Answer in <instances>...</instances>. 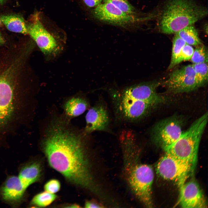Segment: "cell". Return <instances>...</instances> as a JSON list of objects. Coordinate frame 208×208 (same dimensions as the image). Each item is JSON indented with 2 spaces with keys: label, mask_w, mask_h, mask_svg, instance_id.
<instances>
[{
  "label": "cell",
  "mask_w": 208,
  "mask_h": 208,
  "mask_svg": "<svg viewBox=\"0 0 208 208\" xmlns=\"http://www.w3.org/2000/svg\"><path fill=\"white\" fill-rule=\"evenodd\" d=\"M42 146L50 166L67 180L95 193L99 192L81 136L62 123L55 122L49 128Z\"/></svg>",
  "instance_id": "6da1fadb"
},
{
  "label": "cell",
  "mask_w": 208,
  "mask_h": 208,
  "mask_svg": "<svg viewBox=\"0 0 208 208\" xmlns=\"http://www.w3.org/2000/svg\"><path fill=\"white\" fill-rule=\"evenodd\" d=\"M19 67L13 62L0 70V140L25 118L27 99L18 94L15 88V76Z\"/></svg>",
  "instance_id": "7a4b0ae2"
},
{
  "label": "cell",
  "mask_w": 208,
  "mask_h": 208,
  "mask_svg": "<svg viewBox=\"0 0 208 208\" xmlns=\"http://www.w3.org/2000/svg\"><path fill=\"white\" fill-rule=\"evenodd\" d=\"M207 8L192 0H168L160 13L157 23L159 31L176 34L206 16Z\"/></svg>",
  "instance_id": "3957f363"
},
{
  "label": "cell",
  "mask_w": 208,
  "mask_h": 208,
  "mask_svg": "<svg viewBox=\"0 0 208 208\" xmlns=\"http://www.w3.org/2000/svg\"><path fill=\"white\" fill-rule=\"evenodd\" d=\"M137 153L124 157L127 181L136 198L146 207H152V186L154 173L150 165L138 161Z\"/></svg>",
  "instance_id": "277c9868"
},
{
  "label": "cell",
  "mask_w": 208,
  "mask_h": 208,
  "mask_svg": "<svg viewBox=\"0 0 208 208\" xmlns=\"http://www.w3.org/2000/svg\"><path fill=\"white\" fill-rule=\"evenodd\" d=\"M208 117L207 112L195 120L176 142L164 150L165 153L195 167L199 144L207 124Z\"/></svg>",
  "instance_id": "5b68a950"
},
{
  "label": "cell",
  "mask_w": 208,
  "mask_h": 208,
  "mask_svg": "<svg viewBox=\"0 0 208 208\" xmlns=\"http://www.w3.org/2000/svg\"><path fill=\"white\" fill-rule=\"evenodd\" d=\"M194 169L190 164L166 153L156 166V172L160 177L175 182L179 187L186 182Z\"/></svg>",
  "instance_id": "8992f818"
},
{
  "label": "cell",
  "mask_w": 208,
  "mask_h": 208,
  "mask_svg": "<svg viewBox=\"0 0 208 208\" xmlns=\"http://www.w3.org/2000/svg\"><path fill=\"white\" fill-rule=\"evenodd\" d=\"M159 83H143L127 87L113 96L117 98L130 101H145L155 105L166 102V97L157 93Z\"/></svg>",
  "instance_id": "52a82bcc"
},
{
  "label": "cell",
  "mask_w": 208,
  "mask_h": 208,
  "mask_svg": "<svg viewBox=\"0 0 208 208\" xmlns=\"http://www.w3.org/2000/svg\"><path fill=\"white\" fill-rule=\"evenodd\" d=\"M183 120L178 116H172L160 121L155 125L152 133L154 141L164 150L176 142L181 136Z\"/></svg>",
  "instance_id": "ba28073f"
},
{
  "label": "cell",
  "mask_w": 208,
  "mask_h": 208,
  "mask_svg": "<svg viewBox=\"0 0 208 208\" xmlns=\"http://www.w3.org/2000/svg\"><path fill=\"white\" fill-rule=\"evenodd\" d=\"M163 85L169 92H187L198 88L193 64L184 66L172 72Z\"/></svg>",
  "instance_id": "9c48e42d"
},
{
  "label": "cell",
  "mask_w": 208,
  "mask_h": 208,
  "mask_svg": "<svg viewBox=\"0 0 208 208\" xmlns=\"http://www.w3.org/2000/svg\"><path fill=\"white\" fill-rule=\"evenodd\" d=\"M33 18L26 24L27 34L44 54L49 55L55 54L59 50L57 41L44 27L37 15H34Z\"/></svg>",
  "instance_id": "30bf717a"
},
{
  "label": "cell",
  "mask_w": 208,
  "mask_h": 208,
  "mask_svg": "<svg viewBox=\"0 0 208 208\" xmlns=\"http://www.w3.org/2000/svg\"><path fill=\"white\" fill-rule=\"evenodd\" d=\"M97 19L112 24L125 26L148 18H140L124 12L109 2L101 3L93 10Z\"/></svg>",
  "instance_id": "8fae6325"
},
{
  "label": "cell",
  "mask_w": 208,
  "mask_h": 208,
  "mask_svg": "<svg viewBox=\"0 0 208 208\" xmlns=\"http://www.w3.org/2000/svg\"><path fill=\"white\" fill-rule=\"evenodd\" d=\"M177 204L183 208L207 207L206 201L198 184L194 180L185 182L179 187Z\"/></svg>",
  "instance_id": "7c38bea8"
},
{
  "label": "cell",
  "mask_w": 208,
  "mask_h": 208,
  "mask_svg": "<svg viewBox=\"0 0 208 208\" xmlns=\"http://www.w3.org/2000/svg\"><path fill=\"white\" fill-rule=\"evenodd\" d=\"M25 191L18 177L10 176L0 187V199L12 207H18L25 200Z\"/></svg>",
  "instance_id": "4fadbf2b"
},
{
  "label": "cell",
  "mask_w": 208,
  "mask_h": 208,
  "mask_svg": "<svg viewBox=\"0 0 208 208\" xmlns=\"http://www.w3.org/2000/svg\"><path fill=\"white\" fill-rule=\"evenodd\" d=\"M85 131L89 134L95 131H108L109 120L106 109L101 104L90 108L86 116Z\"/></svg>",
  "instance_id": "5bb4252c"
},
{
  "label": "cell",
  "mask_w": 208,
  "mask_h": 208,
  "mask_svg": "<svg viewBox=\"0 0 208 208\" xmlns=\"http://www.w3.org/2000/svg\"><path fill=\"white\" fill-rule=\"evenodd\" d=\"M41 172V164L36 161H29L21 167L18 177L26 190L30 185L39 180Z\"/></svg>",
  "instance_id": "9a60e30c"
},
{
  "label": "cell",
  "mask_w": 208,
  "mask_h": 208,
  "mask_svg": "<svg viewBox=\"0 0 208 208\" xmlns=\"http://www.w3.org/2000/svg\"><path fill=\"white\" fill-rule=\"evenodd\" d=\"M0 19L9 31L24 34H27L26 24L23 18L16 14L2 15Z\"/></svg>",
  "instance_id": "2e32d148"
},
{
  "label": "cell",
  "mask_w": 208,
  "mask_h": 208,
  "mask_svg": "<svg viewBox=\"0 0 208 208\" xmlns=\"http://www.w3.org/2000/svg\"><path fill=\"white\" fill-rule=\"evenodd\" d=\"M88 106V103L85 99L80 97H73L66 102L64 108L67 116L75 117L83 114Z\"/></svg>",
  "instance_id": "e0dca14e"
},
{
  "label": "cell",
  "mask_w": 208,
  "mask_h": 208,
  "mask_svg": "<svg viewBox=\"0 0 208 208\" xmlns=\"http://www.w3.org/2000/svg\"><path fill=\"white\" fill-rule=\"evenodd\" d=\"M175 34L190 45L197 46L202 44L197 31L193 25L186 26Z\"/></svg>",
  "instance_id": "ac0fdd59"
},
{
  "label": "cell",
  "mask_w": 208,
  "mask_h": 208,
  "mask_svg": "<svg viewBox=\"0 0 208 208\" xmlns=\"http://www.w3.org/2000/svg\"><path fill=\"white\" fill-rule=\"evenodd\" d=\"M195 80L198 88L203 86L208 81V62L193 64Z\"/></svg>",
  "instance_id": "d6986e66"
},
{
  "label": "cell",
  "mask_w": 208,
  "mask_h": 208,
  "mask_svg": "<svg viewBox=\"0 0 208 208\" xmlns=\"http://www.w3.org/2000/svg\"><path fill=\"white\" fill-rule=\"evenodd\" d=\"M57 196L54 194L45 191L36 195L32 198L31 204L37 207H44L48 206L56 198Z\"/></svg>",
  "instance_id": "ffe728a7"
},
{
  "label": "cell",
  "mask_w": 208,
  "mask_h": 208,
  "mask_svg": "<svg viewBox=\"0 0 208 208\" xmlns=\"http://www.w3.org/2000/svg\"><path fill=\"white\" fill-rule=\"evenodd\" d=\"M185 44L183 40L175 34L172 40L171 59L168 67V69H171L176 66L177 60L182 48Z\"/></svg>",
  "instance_id": "44dd1931"
},
{
  "label": "cell",
  "mask_w": 208,
  "mask_h": 208,
  "mask_svg": "<svg viewBox=\"0 0 208 208\" xmlns=\"http://www.w3.org/2000/svg\"><path fill=\"white\" fill-rule=\"evenodd\" d=\"M104 2L111 3L120 10L127 14L134 16L137 12L134 8L127 0H103Z\"/></svg>",
  "instance_id": "7402d4cb"
},
{
  "label": "cell",
  "mask_w": 208,
  "mask_h": 208,
  "mask_svg": "<svg viewBox=\"0 0 208 208\" xmlns=\"http://www.w3.org/2000/svg\"><path fill=\"white\" fill-rule=\"evenodd\" d=\"M190 60L193 64L208 62V52L205 47L202 44L197 46Z\"/></svg>",
  "instance_id": "603a6c76"
},
{
  "label": "cell",
  "mask_w": 208,
  "mask_h": 208,
  "mask_svg": "<svg viewBox=\"0 0 208 208\" xmlns=\"http://www.w3.org/2000/svg\"><path fill=\"white\" fill-rule=\"evenodd\" d=\"M194 50V48L191 45L186 43L181 49L177 60L176 65L182 62L190 60Z\"/></svg>",
  "instance_id": "cb8c5ba5"
},
{
  "label": "cell",
  "mask_w": 208,
  "mask_h": 208,
  "mask_svg": "<svg viewBox=\"0 0 208 208\" xmlns=\"http://www.w3.org/2000/svg\"><path fill=\"white\" fill-rule=\"evenodd\" d=\"M60 184L57 180L52 179L49 181L45 185L44 189L45 191L49 193L55 194L60 190Z\"/></svg>",
  "instance_id": "d4e9b609"
},
{
  "label": "cell",
  "mask_w": 208,
  "mask_h": 208,
  "mask_svg": "<svg viewBox=\"0 0 208 208\" xmlns=\"http://www.w3.org/2000/svg\"><path fill=\"white\" fill-rule=\"evenodd\" d=\"M88 7L95 8L101 3L103 0H82Z\"/></svg>",
  "instance_id": "484cf974"
},
{
  "label": "cell",
  "mask_w": 208,
  "mask_h": 208,
  "mask_svg": "<svg viewBox=\"0 0 208 208\" xmlns=\"http://www.w3.org/2000/svg\"><path fill=\"white\" fill-rule=\"evenodd\" d=\"M101 204L94 201H88L86 202L85 207L86 208H101L103 207Z\"/></svg>",
  "instance_id": "4316f807"
},
{
  "label": "cell",
  "mask_w": 208,
  "mask_h": 208,
  "mask_svg": "<svg viewBox=\"0 0 208 208\" xmlns=\"http://www.w3.org/2000/svg\"><path fill=\"white\" fill-rule=\"evenodd\" d=\"M65 207L68 208H78L80 207H81L79 206L76 204H74L69 205H67L66 207Z\"/></svg>",
  "instance_id": "83f0119b"
},
{
  "label": "cell",
  "mask_w": 208,
  "mask_h": 208,
  "mask_svg": "<svg viewBox=\"0 0 208 208\" xmlns=\"http://www.w3.org/2000/svg\"><path fill=\"white\" fill-rule=\"evenodd\" d=\"M5 42V40L0 33V45L3 44Z\"/></svg>",
  "instance_id": "f1b7e54d"
},
{
  "label": "cell",
  "mask_w": 208,
  "mask_h": 208,
  "mask_svg": "<svg viewBox=\"0 0 208 208\" xmlns=\"http://www.w3.org/2000/svg\"><path fill=\"white\" fill-rule=\"evenodd\" d=\"M7 0H0V4H2L5 2Z\"/></svg>",
  "instance_id": "f546056e"
},
{
  "label": "cell",
  "mask_w": 208,
  "mask_h": 208,
  "mask_svg": "<svg viewBox=\"0 0 208 208\" xmlns=\"http://www.w3.org/2000/svg\"><path fill=\"white\" fill-rule=\"evenodd\" d=\"M1 20H0V26L1 25Z\"/></svg>",
  "instance_id": "4dcf8cb0"
}]
</instances>
